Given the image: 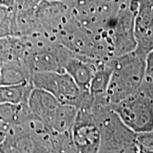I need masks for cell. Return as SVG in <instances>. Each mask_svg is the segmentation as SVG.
Returning <instances> with one entry per match:
<instances>
[{"mask_svg": "<svg viewBox=\"0 0 153 153\" xmlns=\"http://www.w3.org/2000/svg\"><path fill=\"white\" fill-rule=\"evenodd\" d=\"M146 55L133 51L126 54L113 57L109 84L106 100L114 104L138 91L145 74Z\"/></svg>", "mask_w": 153, "mask_h": 153, "instance_id": "6da1fadb", "label": "cell"}, {"mask_svg": "<svg viewBox=\"0 0 153 153\" xmlns=\"http://www.w3.org/2000/svg\"><path fill=\"white\" fill-rule=\"evenodd\" d=\"M89 109L94 116L101 133L97 153H137L136 133L120 120L110 104H94Z\"/></svg>", "mask_w": 153, "mask_h": 153, "instance_id": "7a4b0ae2", "label": "cell"}, {"mask_svg": "<svg viewBox=\"0 0 153 153\" xmlns=\"http://www.w3.org/2000/svg\"><path fill=\"white\" fill-rule=\"evenodd\" d=\"M51 132L35 117L9 125L0 153H51Z\"/></svg>", "mask_w": 153, "mask_h": 153, "instance_id": "3957f363", "label": "cell"}, {"mask_svg": "<svg viewBox=\"0 0 153 153\" xmlns=\"http://www.w3.org/2000/svg\"><path fill=\"white\" fill-rule=\"evenodd\" d=\"M30 82L33 87L51 94L61 104L77 110L89 109L93 106L94 99L89 91H82L65 72L33 73Z\"/></svg>", "mask_w": 153, "mask_h": 153, "instance_id": "277c9868", "label": "cell"}, {"mask_svg": "<svg viewBox=\"0 0 153 153\" xmlns=\"http://www.w3.org/2000/svg\"><path fill=\"white\" fill-rule=\"evenodd\" d=\"M110 106L120 120L135 133L153 131V101L142 93L137 91Z\"/></svg>", "mask_w": 153, "mask_h": 153, "instance_id": "5b68a950", "label": "cell"}, {"mask_svg": "<svg viewBox=\"0 0 153 153\" xmlns=\"http://www.w3.org/2000/svg\"><path fill=\"white\" fill-rule=\"evenodd\" d=\"M72 134L79 153H97L101 133L94 116L89 109L78 110Z\"/></svg>", "mask_w": 153, "mask_h": 153, "instance_id": "8992f818", "label": "cell"}, {"mask_svg": "<svg viewBox=\"0 0 153 153\" xmlns=\"http://www.w3.org/2000/svg\"><path fill=\"white\" fill-rule=\"evenodd\" d=\"M106 62L78 55L72 51L64 65V71L71 76L82 91H89L96 71Z\"/></svg>", "mask_w": 153, "mask_h": 153, "instance_id": "52a82bcc", "label": "cell"}, {"mask_svg": "<svg viewBox=\"0 0 153 153\" xmlns=\"http://www.w3.org/2000/svg\"><path fill=\"white\" fill-rule=\"evenodd\" d=\"M27 104L34 117L49 129L62 104L48 91L33 87L28 99Z\"/></svg>", "mask_w": 153, "mask_h": 153, "instance_id": "ba28073f", "label": "cell"}, {"mask_svg": "<svg viewBox=\"0 0 153 153\" xmlns=\"http://www.w3.org/2000/svg\"><path fill=\"white\" fill-rule=\"evenodd\" d=\"M31 73L24 62L10 60L0 65V85H16L30 82Z\"/></svg>", "mask_w": 153, "mask_h": 153, "instance_id": "9c48e42d", "label": "cell"}, {"mask_svg": "<svg viewBox=\"0 0 153 153\" xmlns=\"http://www.w3.org/2000/svg\"><path fill=\"white\" fill-rule=\"evenodd\" d=\"M33 88L30 82L16 85H0V104L27 103Z\"/></svg>", "mask_w": 153, "mask_h": 153, "instance_id": "30bf717a", "label": "cell"}, {"mask_svg": "<svg viewBox=\"0 0 153 153\" xmlns=\"http://www.w3.org/2000/svg\"><path fill=\"white\" fill-rule=\"evenodd\" d=\"M33 117L27 103L0 104V120L9 125L24 123Z\"/></svg>", "mask_w": 153, "mask_h": 153, "instance_id": "8fae6325", "label": "cell"}, {"mask_svg": "<svg viewBox=\"0 0 153 153\" xmlns=\"http://www.w3.org/2000/svg\"><path fill=\"white\" fill-rule=\"evenodd\" d=\"M51 152L53 153H79L71 131L62 133H51Z\"/></svg>", "mask_w": 153, "mask_h": 153, "instance_id": "7c38bea8", "label": "cell"}, {"mask_svg": "<svg viewBox=\"0 0 153 153\" xmlns=\"http://www.w3.org/2000/svg\"><path fill=\"white\" fill-rule=\"evenodd\" d=\"M135 40L137 43L135 51L144 55H148L153 50V26Z\"/></svg>", "mask_w": 153, "mask_h": 153, "instance_id": "4fadbf2b", "label": "cell"}, {"mask_svg": "<svg viewBox=\"0 0 153 153\" xmlns=\"http://www.w3.org/2000/svg\"><path fill=\"white\" fill-rule=\"evenodd\" d=\"M138 91L153 101V73L145 74Z\"/></svg>", "mask_w": 153, "mask_h": 153, "instance_id": "5bb4252c", "label": "cell"}, {"mask_svg": "<svg viewBox=\"0 0 153 153\" xmlns=\"http://www.w3.org/2000/svg\"><path fill=\"white\" fill-rule=\"evenodd\" d=\"M16 11H35L42 0H14Z\"/></svg>", "mask_w": 153, "mask_h": 153, "instance_id": "9a60e30c", "label": "cell"}, {"mask_svg": "<svg viewBox=\"0 0 153 153\" xmlns=\"http://www.w3.org/2000/svg\"><path fill=\"white\" fill-rule=\"evenodd\" d=\"M14 11L15 8L11 9L0 5V24L11 22L13 15H14Z\"/></svg>", "mask_w": 153, "mask_h": 153, "instance_id": "2e32d148", "label": "cell"}, {"mask_svg": "<svg viewBox=\"0 0 153 153\" xmlns=\"http://www.w3.org/2000/svg\"><path fill=\"white\" fill-rule=\"evenodd\" d=\"M13 16H14V15H13ZM11 22H12V19H11V22H9L1 23V24H0V38L7 37V36H12Z\"/></svg>", "mask_w": 153, "mask_h": 153, "instance_id": "e0dca14e", "label": "cell"}, {"mask_svg": "<svg viewBox=\"0 0 153 153\" xmlns=\"http://www.w3.org/2000/svg\"><path fill=\"white\" fill-rule=\"evenodd\" d=\"M145 65V73H153V50L146 55Z\"/></svg>", "mask_w": 153, "mask_h": 153, "instance_id": "ac0fdd59", "label": "cell"}, {"mask_svg": "<svg viewBox=\"0 0 153 153\" xmlns=\"http://www.w3.org/2000/svg\"><path fill=\"white\" fill-rule=\"evenodd\" d=\"M9 125L4 123V122L0 120V143H1L5 138L7 134Z\"/></svg>", "mask_w": 153, "mask_h": 153, "instance_id": "d6986e66", "label": "cell"}, {"mask_svg": "<svg viewBox=\"0 0 153 153\" xmlns=\"http://www.w3.org/2000/svg\"><path fill=\"white\" fill-rule=\"evenodd\" d=\"M0 5L4 6L8 9H13L15 8L14 0H0Z\"/></svg>", "mask_w": 153, "mask_h": 153, "instance_id": "ffe728a7", "label": "cell"}, {"mask_svg": "<svg viewBox=\"0 0 153 153\" xmlns=\"http://www.w3.org/2000/svg\"><path fill=\"white\" fill-rule=\"evenodd\" d=\"M50 1H62V2L65 3H70L73 0H50Z\"/></svg>", "mask_w": 153, "mask_h": 153, "instance_id": "44dd1931", "label": "cell"}, {"mask_svg": "<svg viewBox=\"0 0 153 153\" xmlns=\"http://www.w3.org/2000/svg\"><path fill=\"white\" fill-rule=\"evenodd\" d=\"M149 1H150V2L151 3V4L153 6V0H149Z\"/></svg>", "mask_w": 153, "mask_h": 153, "instance_id": "7402d4cb", "label": "cell"}, {"mask_svg": "<svg viewBox=\"0 0 153 153\" xmlns=\"http://www.w3.org/2000/svg\"><path fill=\"white\" fill-rule=\"evenodd\" d=\"M51 153H53V152H51Z\"/></svg>", "mask_w": 153, "mask_h": 153, "instance_id": "603a6c76", "label": "cell"}]
</instances>
